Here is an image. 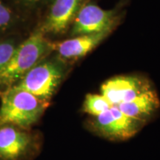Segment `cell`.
I'll use <instances>...</instances> for the list:
<instances>
[{
  "label": "cell",
  "mask_w": 160,
  "mask_h": 160,
  "mask_svg": "<svg viewBox=\"0 0 160 160\" xmlns=\"http://www.w3.org/2000/svg\"><path fill=\"white\" fill-rule=\"evenodd\" d=\"M49 105V102L25 90L15 86L8 88L0 94V125L11 124L31 129L39 121Z\"/></svg>",
  "instance_id": "1"
},
{
  "label": "cell",
  "mask_w": 160,
  "mask_h": 160,
  "mask_svg": "<svg viewBox=\"0 0 160 160\" xmlns=\"http://www.w3.org/2000/svg\"><path fill=\"white\" fill-rule=\"evenodd\" d=\"M52 51H54V43L38 30L15 48L9 62L0 72V88L5 89L16 85Z\"/></svg>",
  "instance_id": "2"
},
{
  "label": "cell",
  "mask_w": 160,
  "mask_h": 160,
  "mask_svg": "<svg viewBox=\"0 0 160 160\" xmlns=\"http://www.w3.org/2000/svg\"><path fill=\"white\" fill-rule=\"evenodd\" d=\"M67 73V65L59 57L45 58L13 86L30 92L44 101H51ZM12 87V86H11Z\"/></svg>",
  "instance_id": "3"
},
{
  "label": "cell",
  "mask_w": 160,
  "mask_h": 160,
  "mask_svg": "<svg viewBox=\"0 0 160 160\" xmlns=\"http://www.w3.org/2000/svg\"><path fill=\"white\" fill-rule=\"evenodd\" d=\"M37 145V137L30 129L0 125V160H29Z\"/></svg>",
  "instance_id": "4"
},
{
  "label": "cell",
  "mask_w": 160,
  "mask_h": 160,
  "mask_svg": "<svg viewBox=\"0 0 160 160\" xmlns=\"http://www.w3.org/2000/svg\"><path fill=\"white\" fill-rule=\"evenodd\" d=\"M114 10H105L93 3H85L73 22L71 35L91 34L112 31L117 22Z\"/></svg>",
  "instance_id": "5"
},
{
  "label": "cell",
  "mask_w": 160,
  "mask_h": 160,
  "mask_svg": "<svg viewBox=\"0 0 160 160\" xmlns=\"http://www.w3.org/2000/svg\"><path fill=\"white\" fill-rule=\"evenodd\" d=\"M142 125V122L125 115L117 106H112L93 120V126L98 132L105 137L119 140L133 137Z\"/></svg>",
  "instance_id": "6"
},
{
  "label": "cell",
  "mask_w": 160,
  "mask_h": 160,
  "mask_svg": "<svg viewBox=\"0 0 160 160\" xmlns=\"http://www.w3.org/2000/svg\"><path fill=\"white\" fill-rule=\"evenodd\" d=\"M148 79L133 76L111 78L102 85L101 92L112 106L131 101L137 96L152 88Z\"/></svg>",
  "instance_id": "7"
},
{
  "label": "cell",
  "mask_w": 160,
  "mask_h": 160,
  "mask_svg": "<svg viewBox=\"0 0 160 160\" xmlns=\"http://www.w3.org/2000/svg\"><path fill=\"white\" fill-rule=\"evenodd\" d=\"M85 3V0H53L39 31L45 35L65 33Z\"/></svg>",
  "instance_id": "8"
},
{
  "label": "cell",
  "mask_w": 160,
  "mask_h": 160,
  "mask_svg": "<svg viewBox=\"0 0 160 160\" xmlns=\"http://www.w3.org/2000/svg\"><path fill=\"white\" fill-rule=\"evenodd\" d=\"M110 33L111 31H107L77 36L62 42L54 43V51L57 53V57L65 62L68 60L80 59L93 51Z\"/></svg>",
  "instance_id": "9"
},
{
  "label": "cell",
  "mask_w": 160,
  "mask_h": 160,
  "mask_svg": "<svg viewBox=\"0 0 160 160\" xmlns=\"http://www.w3.org/2000/svg\"><path fill=\"white\" fill-rule=\"evenodd\" d=\"M125 115L144 123L149 119L160 107V102L154 88L148 90L131 101L117 106Z\"/></svg>",
  "instance_id": "10"
},
{
  "label": "cell",
  "mask_w": 160,
  "mask_h": 160,
  "mask_svg": "<svg viewBox=\"0 0 160 160\" xmlns=\"http://www.w3.org/2000/svg\"><path fill=\"white\" fill-rule=\"evenodd\" d=\"M111 107V103L103 95L88 94L84 102L83 110L85 113L96 117Z\"/></svg>",
  "instance_id": "11"
},
{
  "label": "cell",
  "mask_w": 160,
  "mask_h": 160,
  "mask_svg": "<svg viewBox=\"0 0 160 160\" xmlns=\"http://www.w3.org/2000/svg\"><path fill=\"white\" fill-rule=\"evenodd\" d=\"M16 48L14 42L12 41L0 42V72L9 62Z\"/></svg>",
  "instance_id": "12"
},
{
  "label": "cell",
  "mask_w": 160,
  "mask_h": 160,
  "mask_svg": "<svg viewBox=\"0 0 160 160\" xmlns=\"http://www.w3.org/2000/svg\"><path fill=\"white\" fill-rule=\"evenodd\" d=\"M13 12L0 0V32L5 31L13 22Z\"/></svg>",
  "instance_id": "13"
},
{
  "label": "cell",
  "mask_w": 160,
  "mask_h": 160,
  "mask_svg": "<svg viewBox=\"0 0 160 160\" xmlns=\"http://www.w3.org/2000/svg\"><path fill=\"white\" fill-rule=\"evenodd\" d=\"M18 1L22 5L28 6V7H33V6H36L43 2L45 0H18Z\"/></svg>",
  "instance_id": "14"
},
{
  "label": "cell",
  "mask_w": 160,
  "mask_h": 160,
  "mask_svg": "<svg viewBox=\"0 0 160 160\" xmlns=\"http://www.w3.org/2000/svg\"><path fill=\"white\" fill-rule=\"evenodd\" d=\"M1 91H1V90H0V94H1Z\"/></svg>",
  "instance_id": "15"
}]
</instances>
